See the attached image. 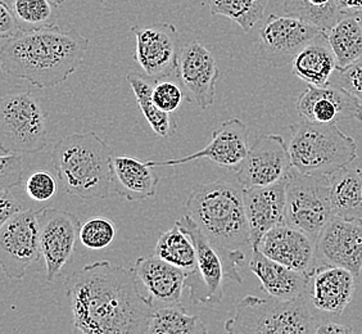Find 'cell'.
I'll return each mask as SVG.
<instances>
[{"label": "cell", "mask_w": 362, "mask_h": 334, "mask_svg": "<svg viewBox=\"0 0 362 334\" xmlns=\"http://www.w3.org/2000/svg\"><path fill=\"white\" fill-rule=\"evenodd\" d=\"M251 270L261 282V289L279 301H293L310 294L311 278L279 264L258 250H252Z\"/></svg>", "instance_id": "603a6c76"}, {"label": "cell", "mask_w": 362, "mask_h": 334, "mask_svg": "<svg viewBox=\"0 0 362 334\" xmlns=\"http://www.w3.org/2000/svg\"><path fill=\"white\" fill-rule=\"evenodd\" d=\"M176 224L192 238L197 250L195 269L187 277L189 297L194 305H218L223 299V282L228 279L223 258L190 216L185 214Z\"/></svg>", "instance_id": "30bf717a"}, {"label": "cell", "mask_w": 362, "mask_h": 334, "mask_svg": "<svg viewBox=\"0 0 362 334\" xmlns=\"http://www.w3.org/2000/svg\"><path fill=\"white\" fill-rule=\"evenodd\" d=\"M286 16L308 22L327 33L341 20L339 0H283Z\"/></svg>", "instance_id": "1f68e13d"}, {"label": "cell", "mask_w": 362, "mask_h": 334, "mask_svg": "<svg viewBox=\"0 0 362 334\" xmlns=\"http://www.w3.org/2000/svg\"><path fill=\"white\" fill-rule=\"evenodd\" d=\"M72 323L81 334H146L153 309L133 269L108 260L86 265L64 280Z\"/></svg>", "instance_id": "6da1fadb"}, {"label": "cell", "mask_w": 362, "mask_h": 334, "mask_svg": "<svg viewBox=\"0 0 362 334\" xmlns=\"http://www.w3.org/2000/svg\"><path fill=\"white\" fill-rule=\"evenodd\" d=\"M126 80L130 84L143 116L152 127L154 134L163 139L170 138L176 130V125L170 117V113L160 111L153 102L154 80L133 71L126 75Z\"/></svg>", "instance_id": "83f0119b"}, {"label": "cell", "mask_w": 362, "mask_h": 334, "mask_svg": "<svg viewBox=\"0 0 362 334\" xmlns=\"http://www.w3.org/2000/svg\"><path fill=\"white\" fill-rule=\"evenodd\" d=\"M330 197L334 216L362 221L361 170L347 166L330 175Z\"/></svg>", "instance_id": "484cf974"}, {"label": "cell", "mask_w": 362, "mask_h": 334, "mask_svg": "<svg viewBox=\"0 0 362 334\" xmlns=\"http://www.w3.org/2000/svg\"><path fill=\"white\" fill-rule=\"evenodd\" d=\"M90 1H95V3H105L107 0H90Z\"/></svg>", "instance_id": "ee69618b"}, {"label": "cell", "mask_w": 362, "mask_h": 334, "mask_svg": "<svg viewBox=\"0 0 362 334\" xmlns=\"http://www.w3.org/2000/svg\"><path fill=\"white\" fill-rule=\"evenodd\" d=\"M293 167L306 175L334 174L357 159V144L337 124L302 121L291 126Z\"/></svg>", "instance_id": "5b68a950"}, {"label": "cell", "mask_w": 362, "mask_h": 334, "mask_svg": "<svg viewBox=\"0 0 362 334\" xmlns=\"http://www.w3.org/2000/svg\"><path fill=\"white\" fill-rule=\"evenodd\" d=\"M355 275L332 265H319L310 284V301L325 313L341 315L355 294Z\"/></svg>", "instance_id": "7402d4cb"}, {"label": "cell", "mask_w": 362, "mask_h": 334, "mask_svg": "<svg viewBox=\"0 0 362 334\" xmlns=\"http://www.w3.org/2000/svg\"><path fill=\"white\" fill-rule=\"evenodd\" d=\"M25 190L33 201L47 202L56 197L58 181L52 173L47 170H39L28 176Z\"/></svg>", "instance_id": "d590c367"}, {"label": "cell", "mask_w": 362, "mask_h": 334, "mask_svg": "<svg viewBox=\"0 0 362 334\" xmlns=\"http://www.w3.org/2000/svg\"><path fill=\"white\" fill-rule=\"evenodd\" d=\"M111 146L97 132H75L57 142L52 162L66 193L84 201L108 197L113 181Z\"/></svg>", "instance_id": "277c9868"}, {"label": "cell", "mask_w": 362, "mask_h": 334, "mask_svg": "<svg viewBox=\"0 0 362 334\" xmlns=\"http://www.w3.org/2000/svg\"><path fill=\"white\" fill-rule=\"evenodd\" d=\"M89 45L90 40L75 28L21 31L1 44V69L39 89L54 88L81 66Z\"/></svg>", "instance_id": "7a4b0ae2"}, {"label": "cell", "mask_w": 362, "mask_h": 334, "mask_svg": "<svg viewBox=\"0 0 362 334\" xmlns=\"http://www.w3.org/2000/svg\"><path fill=\"white\" fill-rule=\"evenodd\" d=\"M220 70L216 59L199 42H190L181 49L179 79L189 103L207 110L215 103Z\"/></svg>", "instance_id": "e0dca14e"}, {"label": "cell", "mask_w": 362, "mask_h": 334, "mask_svg": "<svg viewBox=\"0 0 362 334\" xmlns=\"http://www.w3.org/2000/svg\"><path fill=\"white\" fill-rule=\"evenodd\" d=\"M146 334H209L201 316L189 313L182 305L156 309Z\"/></svg>", "instance_id": "f1b7e54d"}, {"label": "cell", "mask_w": 362, "mask_h": 334, "mask_svg": "<svg viewBox=\"0 0 362 334\" xmlns=\"http://www.w3.org/2000/svg\"><path fill=\"white\" fill-rule=\"evenodd\" d=\"M42 256L37 211L28 209L0 229V264L9 279H22Z\"/></svg>", "instance_id": "8fae6325"}, {"label": "cell", "mask_w": 362, "mask_h": 334, "mask_svg": "<svg viewBox=\"0 0 362 334\" xmlns=\"http://www.w3.org/2000/svg\"><path fill=\"white\" fill-rule=\"evenodd\" d=\"M296 108L302 121L338 124L346 120L362 122V103L349 91L329 84L325 88L308 85L297 99Z\"/></svg>", "instance_id": "ac0fdd59"}, {"label": "cell", "mask_w": 362, "mask_h": 334, "mask_svg": "<svg viewBox=\"0 0 362 334\" xmlns=\"http://www.w3.org/2000/svg\"><path fill=\"white\" fill-rule=\"evenodd\" d=\"M20 33L21 30L14 18L13 13L11 12L7 4L3 0H0V38L3 40H7Z\"/></svg>", "instance_id": "ab89813d"}, {"label": "cell", "mask_w": 362, "mask_h": 334, "mask_svg": "<svg viewBox=\"0 0 362 334\" xmlns=\"http://www.w3.org/2000/svg\"><path fill=\"white\" fill-rule=\"evenodd\" d=\"M132 269L140 292L153 310L181 305L188 272L163 261L156 253L136 258Z\"/></svg>", "instance_id": "9a60e30c"}, {"label": "cell", "mask_w": 362, "mask_h": 334, "mask_svg": "<svg viewBox=\"0 0 362 334\" xmlns=\"http://www.w3.org/2000/svg\"><path fill=\"white\" fill-rule=\"evenodd\" d=\"M314 334H355L354 329L344 326V324H338V323H332V321H327V323H321L316 326Z\"/></svg>", "instance_id": "60d3db41"}, {"label": "cell", "mask_w": 362, "mask_h": 334, "mask_svg": "<svg viewBox=\"0 0 362 334\" xmlns=\"http://www.w3.org/2000/svg\"><path fill=\"white\" fill-rule=\"evenodd\" d=\"M13 13L21 31L56 28L59 4L54 0H3Z\"/></svg>", "instance_id": "4dcf8cb0"}, {"label": "cell", "mask_w": 362, "mask_h": 334, "mask_svg": "<svg viewBox=\"0 0 362 334\" xmlns=\"http://www.w3.org/2000/svg\"><path fill=\"white\" fill-rule=\"evenodd\" d=\"M154 253L184 272H192L197 264V250L192 238L175 223L171 229L160 234Z\"/></svg>", "instance_id": "f546056e"}, {"label": "cell", "mask_w": 362, "mask_h": 334, "mask_svg": "<svg viewBox=\"0 0 362 334\" xmlns=\"http://www.w3.org/2000/svg\"><path fill=\"white\" fill-rule=\"evenodd\" d=\"M185 209L223 258L226 278L242 283L239 269L245 256L240 248L245 244L251 246L243 188L223 180L201 184L189 195Z\"/></svg>", "instance_id": "3957f363"}, {"label": "cell", "mask_w": 362, "mask_h": 334, "mask_svg": "<svg viewBox=\"0 0 362 334\" xmlns=\"http://www.w3.org/2000/svg\"><path fill=\"white\" fill-rule=\"evenodd\" d=\"M37 221L47 279L53 282L74 256L81 224L78 217L69 211L50 207L37 211Z\"/></svg>", "instance_id": "5bb4252c"}, {"label": "cell", "mask_w": 362, "mask_h": 334, "mask_svg": "<svg viewBox=\"0 0 362 334\" xmlns=\"http://www.w3.org/2000/svg\"><path fill=\"white\" fill-rule=\"evenodd\" d=\"M187 99L179 77L156 80L153 85V102L160 111L173 113Z\"/></svg>", "instance_id": "e575fe53"}, {"label": "cell", "mask_w": 362, "mask_h": 334, "mask_svg": "<svg viewBox=\"0 0 362 334\" xmlns=\"http://www.w3.org/2000/svg\"><path fill=\"white\" fill-rule=\"evenodd\" d=\"M293 74L305 83L325 88L337 70V59L322 33L310 42L292 63Z\"/></svg>", "instance_id": "d4e9b609"}, {"label": "cell", "mask_w": 362, "mask_h": 334, "mask_svg": "<svg viewBox=\"0 0 362 334\" xmlns=\"http://www.w3.org/2000/svg\"><path fill=\"white\" fill-rule=\"evenodd\" d=\"M54 1H56L57 4H62V3L67 1V0H54Z\"/></svg>", "instance_id": "7bdbcfd3"}, {"label": "cell", "mask_w": 362, "mask_h": 334, "mask_svg": "<svg viewBox=\"0 0 362 334\" xmlns=\"http://www.w3.org/2000/svg\"><path fill=\"white\" fill-rule=\"evenodd\" d=\"M307 296L293 301L245 296L225 321V334H314L317 321Z\"/></svg>", "instance_id": "8992f818"}, {"label": "cell", "mask_w": 362, "mask_h": 334, "mask_svg": "<svg viewBox=\"0 0 362 334\" xmlns=\"http://www.w3.org/2000/svg\"><path fill=\"white\" fill-rule=\"evenodd\" d=\"M330 84L349 91L362 103V57L344 69L337 67Z\"/></svg>", "instance_id": "74e56055"}, {"label": "cell", "mask_w": 362, "mask_h": 334, "mask_svg": "<svg viewBox=\"0 0 362 334\" xmlns=\"http://www.w3.org/2000/svg\"><path fill=\"white\" fill-rule=\"evenodd\" d=\"M316 255L320 265H332L352 272L362 270V221L334 216L316 239Z\"/></svg>", "instance_id": "2e32d148"}, {"label": "cell", "mask_w": 362, "mask_h": 334, "mask_svg": "<svg viewBox=\"0 0 362 334\" xmlns=\"http://www.w3.org/2000/svg\"><path fill=\"white\" fill-rule=\"evenodd\" d=\"M248 129L242 120L230 119L212 132V139L207 146L195 154H188L180 159L163 161H146L152 167L176 166L184 165L190 161L209 159L218 166L235 167L244 160L250 151Z\"/></svg>", "instance_id": "ffe728a7"}, {"label": "cell", "mask_w": 362, "mask_h": 334, "mask_svg": "<svg viewBox=\"0 0 362 334\" xmlns=\"http://www.w3.org/2000/svg\"><path fill=\"white\" fill-rule=\"evenodd\" d=\"M321 34L320 28L300 18L270 14L259 28V56L272 67H284Z\"/></svg>", "instance_id": "4fadbf2b"}, {"label": "cell", "mask_w": 362, "mask_h": 334, "mask_svg": "<svg viewBox=\"0 0 362 334\" xmlns=\"http://www.w3.org/2000/svg\"><path fill=\"white\" fill-rule=\"evenodd\" d=\"M112 165V189L116 195L124 197L129 202H141L157 193L160 178L148 162L127 156H116Z\"/></svg>", "instance_id": "cb8c5ba5"}, {"label": "cell", "mask_w": 362, "mask_h": 334, "mask_svg": "<svg viewBox=\"0 0 362 334\" xmlns=\"http://www.w3.org/2000/svg\"><path fill=\"white\" fill-rule=\"evenodd\" d=\"M25 165L22 154H3L0 157V189L18 187L23 180Z\"/></svg>", "instance_id": "8d00e7d4"}, {"label": "cell", "mask_w": 362, "mask_h": 334, "mask_svg": "<svg viewBox=\"0 0 362 334\" xmlns=\"http://www.w3.org/2000/svg\"><path fill=\"white\" fill-rule=\"evenodd\" d=\"M333 217L330 176L300 174L293 167L286 178V224L316 241Z\"/></svg>", "instance_id": "ba28073f"}, {"label": "cell", "mask_w": 362, "mask_h": 334, "mask_svg": "<svg viewBox=\"0 0 362 334\" xmlns=\"http://www.w3.org/2000/svg\"><path fill=\"white\" fill-rule=\"evenodd\" d=\"M135 36L134 58L151 80L179 77L181 49L177 28L168 22L148 26H133Z\"/></svg>", "instance_id": "9c48e42d"}, {"label": "cell", "mask_w": 362, "mask_h": 334, "mask_svg": "<svg viewBox=\"0 0 362 334\" xmlns=\"http://www.w3.org/2000/svg\"><path fill=\"white\" fill-rule=\"evenodd\" d=\"M116 224L107 217H93L81 226L80 242L89 250H105L116 239Z\"/></svg>", "instance_id": "836d02e7"}, {"label": "cell", "mask_w": 362, "mask_h": 334, "mask_svg": "<svg viewBox=\"0 0 362 334\" xmlns=\"http://www.w3.org/2000/svg\"><path fill=\"white\" fill-rule=\"evenodd\" d=\"M212 16H223L239 25L243 33L262 21L267 0H209Z\"/></svg>", "instance_id": "d6a6232c"}, {"label": "cell", "mask_w": 362, "mask_h": 334, "mask_svg": "<svg viewBox=\"0 0 362 334\" xmlns=\"http://www.w3.org/2000/svg\"><path fill=\"white\" fill-rule=\"evenodd\" d=\"M360 14H344L333 28L324 33L334 53L338 69H344L362 57V18Z\"/></svg>", "instance_id": "4316f807"}, {"label": "cell", "mask_w": 362, "mask_h": 334, "mask_svg": "<svg viewBox=\"0 0 362 334\" xmlns=\"http://www.w3.org/2000/svg\"><path fill=\"white\" fill-rule=\"evenodd\" d=\"M343 14H358L362 13V0H339Z\"/></svg>", "instance_id": "b9f144b4"}, {"label": "cell", "mask_w": 362, "mask_h": 334, "mask_svg": "<svg viewBox=\"0 0 362 334\" xmlns=\"http://www.w3.org/2000/svg\"><path fill=\"white\" fill-rule=\"evenodd\" d=\"M26 209L28 207L14 197L11 189H0V226Z\"/></svg>", "instance_id": "f35d334b"}, {"label": "cell", "mask_w": 362, "mask_h": 334, "mask_svg": "<svg viewBox=\"0 0 362 334\" xmlns=\"http://www.w3.org/2000/svg\"><path fill=\"white\" fill-rule=\"evenodd\" d=\"M234 170L242 188L267 187L286 180L293 170L292 159L283 137L265 134L258 137Z\"/></svg>", "instance_id": "7c38bea8"}, {"label": "cell", "mask_w": 362, "mask_h": 334, "mask_svg": "<svg viewBox=\"0 0 362 334\" xmlns=\"http://www.w3.org/2000/svg\"><path fill=\"white\" fill-rule=\"evenodd\" d=\"M48 146L42 105L30 91H13L0 100V146L3 154H31Z\"/></svg>", "instance_id": "52a82bcc"}, {"label": "cell", "mask_w": 362, "mask_h": 334, "mask_svg": "<svg viewBox=\"0 0 362 334\" xmlns=\"http://www.w3.org/2000/svg\"><path fill=\"white\" fill-rule=\"evenodd\" d=\"M243 200L251 248L256 250L266 233L286 224V179L267 187L243 189Z\"/></svg>", "instance_id": "44dd1931"}, {"label": "cell", "mask_w": 362, "mask_h": 334, "mask_svg": "<svg viewBox=\"0 0 362 334\" xmlns=\"http://www.w3.org/2000/svg\"><path fill=\"white\" fill-rule=\"evenodd\" d=\"M256 250H261L266 258L310 278L319 266L316 241L288 224L279 225L266 233Z\"/></svg>", "instance_id": "d6986e66"}]
</instances>
